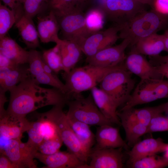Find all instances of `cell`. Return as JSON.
Returning a JSON list of instances; mask_svg holds the SVG:
<instances>
[{
    "instance_id": "obj_1",
    "label": "cell",
    "mask_w": 168,
    "mask_h": 168,
    "mask_svg": "<svg viewBox=\"0 0 168 168\" xmlns=\"http://www.w3.org/2000/svg\"><path fill=\"white\" fill-rule=\"evenodd\" d=\"M6 115L14 119H21L40 108L49 105L64 107L69 99L60 90L40 87L31 76L11 89Z\"/></svg>"
},
{
    "instance_id": "obj_2",
    "label": "cell",
    "mask_w": 168,
    "mask_h": 168,
    "mask_svg": "<svg viewBox=\"0 0 168 168\" xmlns=\"http://www.w3.org/2000/svg\"><path fill=\"white\" fill-rule=\"evenodd\" d=\"M126 68L124 63L111 67H100L87 64L75 67L69 72H63L66 93L69 100L76 96L97 86L109 72L116 69Z\"/></svg>"
},
{
    "instance_id": "obj_3",
    "label": "cell",
    "mask_w": 168,
    "mask_h": 168,
    "mask_svg": "<svg viewBox=\"0 0 168 168\" xmlns=\"http://www.w3.org/2000/svg\"><path fill=\"white\" fill-rule=\"evenodd\" d=\"M168 17L152 9L139 13L128 22L121 26L120 39H128L130 45L138 41L167 28Z\"/></svg>"
},
{
    "instance_id": "obj_4",
    "label": "cell",
    "mask_w": 168,
    "mask_h": 168,
    "mask_svg": "<svg viewBox=\"0 0 168 168\" xmlns=\"http://www.w3.org/2000/svg\"><path fill=\"white\" fill-rule=\"evenodd\" d=\"M68 109L66 114L70 118L89 126H100L113 124L102 114L96 104L90 93L87 97L76 96L67 102Z\"/></svg>"
},
{
    "instance_id": "obj_5",
    "label": "cell",
    "mask_w": 168,
    "mask_h": 168,
    "mask_svg": "<svg viewBox=\"0 0 168 168\" xmlns=\"http://www.w3.org/2000/svg\"><path fill=\"white\" fill-rule=\"evenodd\" d=\"M63 107L61 106H53L49 111L41 114L55 124L68 151L75 154L81 161L87 164L89 155L70 125L66 114L63 111Z\"/></svg>"
},
{
    "instance_id": "obj_6",
    "label": "cell",
    "mask_w": 168,
    "mask_h": 168,
    "mask_svg": "<svg viewBox=\"0 0 168 168\" xmlns=\"http://www.w3.org/2000/svg\"><path fill=\"white\" fill-rule=\"evenodd\" d=\"M131 73L126 68L114 70L107 74L99 83V88L107 93L119 106L124 104L134 88L135 82Z\"/></svg>"
},
{
    "instance_id": "obj_7",
    "label": "cell",
    "mask_w": 168,
    "mask_h": 168,
    "mask_svg": "<svg viewBox=\"0 0 168 168\" xmlns=\"http://www.w3.org/2000/svg\"><path fill=\"white\" fill-rule=\"evenodd\" d=\"M56 18L63 39L75 42L80 47L85 40L92 34L87 27L83 12L77 10Z\"/></svg>"
},
{
    "instance_id": "obj_8",
    "label": "cell",
    "mask_w": 168,
    "mask_h": 168,
    "mask_svg": "<svg viewBox=\"0 0 168 168\" xmlns=\"http://www.w3.org/2000/svg\"><path fill=\"white\" fill-rule=\"evenodd\" d=\"M146 5L135 0H105L101 8L109 20L122 26L146 10Z\"/></svg>"
},
{
    "instance_id": "obj_9",
    "label": "cell",
    "mask_w": 168,
    "mask_h": 168,
    "mask_svg": "<svg viewBox=\"0 0 168 168\" xmlns=\"http://www.w3.org/2000/svg\"><path fill=\"white\" fill-rule=\"evenodd\" d=\"M21 139H12L5 142L0 146V154L7 157L18 168H37L34 159L38 150Z\"/></svg>"
},
{
    "instance_id": "obj_10",
    "label": "cell",
    "mask_w": 168,
    "mask_h": 168,
    "mask_svg": "<svg viewBox=\"0 0 168 168\" xmlns=\"http://www.w3.org/2000/svg\"><path fill=\"white\" fill-rule=\"evenodd\" d=\"M120 29V26L115 25L92 34L81 45L82 53L86 57H90L104 49L113 46L120 39L118 33Z\"/></svg>"
},
{
    "instance_id": "obj_11",
    "label": "cell",
    "mask_w": 168,
    "mask_h": 168,
    "mask_svg": "<svg viewBox=\"0 0 168 168\" xmlns=\"http://www.w3.org/2000/svg\"><path fill=\"white\" fill-rule=\"evenodd\" d=\"M130 44L128 39H124L119 44L104 49L93 55L86 57L87 64L100 67H111L124 63L125 52Z\"/></svg>"
},
{
    "instance_id": "obj_12",
    "label": "cell",
    "mask_w": 168,
    "mask_h": 168,
    "mask_svg": "<svg viewBox=\"0 0 168 168\" xmlns=\"http://www.w3.org/2000/svg\"><path fill=\"white\" fill-rule=\"evenodd\" d=\"M122 147L92 149L89 156V164L83 168H122L124 166Z\"/></svg>"
},
{
    "instance_id": "obj_13",
    "label": "cell",
    "mask_w": 168,
    "mask_h": 168,
    "mask_svg": "<svg viewBox=\"0 0 168 168\" xmlns=\"http://www.w3.org/2000/svg\"><path fill=\"white\" fill-rule=\"evenodd\" d=\"M124 63L127 70L138 76L141 80L163 79L156 67L142 54L131 51L126 56Z\"/></svg>"
},
{
    "instance_id": "obj_14",
    "label": "cell",
    "mask_w": 168,
    "mask_h": 168,
    "mask_svg": "<svg viewBox=\"0 0 168 168\" xmlns=\"http://www.w3.org/2000/svg\"><path fill=\"white\" fill-rule=\"evenodd\" d=\"M35 158L44 164L45 168H83L86 164L75 154L69 151H59L50 155H44L38 152Z\"/></svg>"
},
{
    "instance_id": "obj_15",
    "label": "cell",
    "mask_w": 168,
    "mask_h": 168,
    "mask_svg": "<svg viewBox=\"0 0 168 168\" xmlns=\"http://www.w3.org/2000/svg\"><path fill=\"white\" fill-rule=\"evenodd\" d=\"M95 135L96 144L92 149L117 148L126 146L120 135L119 129L112 125L98 126Z\"/></svg>"
},
{
    "instance_id": "obj_16",
    "label": "cell",
    "mask_w": 168,
    "mask_h": 168,
    "mask_svg": "<svg viewBox=\"0 0 168 168\" xmlns=\"http://www.w3.org/2000/svg\"><path fill=\"white\" fill-rule=\"evenodd\" d=\"M90 91L96 104L105 117L113 124L121 125L117 111L119 106L115 100L97 86L92 88Z\"/></svg>"
},
{
    "instance_id": "obj_17",
    "label": "cell",
    "mask_w": 168,
    "mask_h": 168,
    "mask_svg": "<svg viewBox=\"0 0 168 168\" xmlns=\"http://www.w3.org/2000/svg\"><path fill=\"white\" fill-rule=\"evenodd\" d=\"M37 20V30L40 41L44 43H56L59 39L58 33L60 28L53 12L49 11L46 15H38Z\"/></svg>"
},
{
    "instance_id": "obj_18",
    "label": "cell",
    "mask_w": 168,
    "mask_h": 168,
    "mask_svg": "<svg viewBox=\"0 0 168 168\" xmlns=\"http://www.w3.org/2000/svg\"><path fill=\"white\" fill-rule=\"evenodd\" d=\"M167 144L160 138H147L138 142L129 152L130 163L143 157L164 152Z\"/></svg>"
},
{
    "instance_id": "obj_19",
    "label": "cell",
    "mask_w": 168,
    "mask_h": 168,
    "mask_svg": "<svg viewBox=\"0 0 168 168\" xmlns=\"http://www.w3.org/2000/svg\"><path fill=\"white\" fill-rule=\"evenodd\" d=\"M155 80H141L128 100L121 110L133 108L135 106L157 100L153 89L154 83Z\"/></svg>"
},
{
    "instance_id": "obj_20",
    "label": "cell",
    "mask_w": 168,
    "mask_h": 168,
    "mask_svg": "<svg viewBox=\"0 0 168 168\" xmlns=\"http://www.w3.org/2000/svg\"><path fill=\"white\" fill-rule=\"evenodd\" d=\"M18 65L13 68L0 67V88L9 91L22 81L30 76L29 65Z\"/></svg>"
},
{
    "instance_id": "obj_21",
    "label": "cell",
    "mask_w": 168,
    "mask_h": 168,
    "mask_svg": "<svg viewBox=\"0 0 168 168\" xmlns=\"http://www.w3.org/2000/svg\"><path fill=\"white\" fill-rule=\"evenodd\" d=\"M0 138L6 140L21 139L30 123L26 118L21 119H12L5 115L0 118Z\"/></svg>"
},
{
    "instance_id": "obj_22",
    "label": "cell",
    "mask_w": 168,
    "mask_h": 168,
    "mask_svg": "<svg viewBox=\"0 0 168 168\" xmlns=\"http://www.w3.org/2000/svg\"><path fill=\"white\" fill-rule=\"evenodd\" d=\"M15 26L23 42L30 49H35L39 46L37 30L32 19L23 14L16 21Z\"/></svg>"
},
{
    "instance_id": "obj_23",
    "label": "cell",
    "mask_w": 168,
    "mask_h": 168,
    "mask_svg": "<svg viewBox=\"0 0 168 168\" xmlns=\"http://www.w3.org/2000/svg\"><path fill=\"white\" fill-rule=\"evenodd\" d=\"M58 44L63 66V72H69L79 61L82 53L80 46L73 42L59 39L55 43Z\"/></svg>"
},
{
    "instance_id": "obj_24",
    "label": "cell",
    "mask_w": 168,
    "mask_h": 168,
    "mask_svg": "<svg viewBox=\"0 0 168 168\" xmlns=\"http://www.w3.org/2000/svg\"><path fill=\"white\" fill-rule=\"evenodd\" d=\"M0 54L18 65L28 63L29 51L7 35L0 39Z\"/></svg>"
},
{
    "instance_id": "obj_25",
    "label": "cell",
    "mask_w": 168,
    "mask_h": 168,
    "mask_svg": "<svg viewBox=\"0 0 168 168\" xmlns=\"http://www.w3.org/2000/svg\"><path fill=\"white\" fill-rule=\"evenodd\" d=\"M118 115L124 130L128 145L133 147L141 136L147 133V127L123 111L118 112Z\"/></svg>"
},
{
    "instance_id": "obj_26",
    "label": "cell",
    "mask_w": 168,
    "mask_h": 168,
    "mask_svg": "<svg viewBox=\"0 0 168 168\" xmlns=\"http://www.w3.org/2000/svg\"><path fill=\"white\" fill-rule=\"evenodd\" d=\"M133 46L131 51L150 57L157 56L164 51L163 36L153 34L139 40Z\"/></svg>"
},
{
    "instance_id": "obj_27",
    "label": "cell",
    "mask_w": 168,
    "mask_h": 168,
    "mask_svg": "<svg viewBox=\"0 0 168 168\" xmlns=\"http://www.w3.org/2000/svg\"><path fill=\"white\" fill-rule=\"evenodd\" d=\"M67 117L72 130L89 156L96 142L95 135L91 130L89 125Z\"/></svg>"
},
{
    "instance_id": "obj_28",
    "label": "cell",
    "mask_w": 168,
    "mask_h": 168,
    "mask_svg": "<svg viewBox=\"0 0 168 168\" xmlns=\"http://www.w3.org/2000/svg\"><path fill=\"white\" fill-rule=\"evenodd\" d=\"M120 110L147 127L154 116L163 113L160 105L139 109L132 108Z\"/></svg>"
},
{
    "instance_id": "obj_29",
    "label": "cell",
    "mask_w": 168,
    "mask_h": 168,
    "mask_svg": "<svg viewBox=\"0 0 168 168\" xmlns=\"http://www.w3.org/2000/svg\"><path fill=\"white\" fill-rule=\"evenodd\" d=\"M43 61L56 74L63 71L62 59L58 44L53 48L43 51Z\"/></svg>"
},
{
    "instance_id": "obj_30",
    "label": "cell",
    "mask_w": 168,
    "mask_h": 168,
    "mask_svg": "<svg viewBox=\"0 0 168 168\" xmlns=\"http://www.w3.org/2000/svg\"><path fill=\"white\" fill-rule=\"evenodd\" d=\"M85 16L86 26L92 34L100 31L102 28L105 15L101 8H92Z\"/></svg>"
},
{
    "instance_id": "obj_31",
    "label": "cell",
    "mask_w": 168,
    "mask_h": 168,
    "mask_svg": "<svg viewBox=\"0 0 168 168\" xmlns=\"http://www.w3.org/2000/svg\"><path fill=\"white\" fill-rule=\"evenodd\" d=\"M15 12L6 6L0 4V39L7 35L16 21Z\"/></svg>"
},
{
    "instance_id": "obj_32",
    "label": "cell",
    "mask_w": 168,
    "mask_h": 168,
    "mask_svg": "<svg viewBox=\"0 0 168 168\" xmlns=\"http://www.w3.org/2000/svg\"><path fill=\"white\" fill-rule=\"evenodd\" d=\"M133 168H162L168 166V161L164 157L153 155L130 163Z\"/></svg>"
},
{
    "instance_id": "obj_33",
    "label": "cell",
    "mask_w": 168,
    "mask_h": 168,
    "mask_svg": "<svg viewBox=\"0 0 168 168\" xmlns=\"http://www.w3.org/2000/svg\"><path fill=\"white\" fill-rule=\"evenodd\" d=\"M35 114L37 118L39 130L44 140L53 138L59 136L55 125L51 121L41 113H35Z\"/></svg>"
},
{
    "instance_id": "obj_34",
    "label": "cell",
    "mask_w": 168,
    "mask_h": 168,
    "mask_svg": "<svg viewBox=\"0 0 168 168\" xmlns=\"http://www.w3.org/2000/svg\"><path fill=\"white\" fill-rule=\"evenodd\" d=\"M48 9L56 17L71 13L77 9L73 0H47Z\"/></svg>"
},
{
    "instance_id": "obj_35",
    "label": "cell",
    "mask_w": 168,
    "mask_h": 168,
    "mask_svg": "<svg viewBox=\"0 0 168 168\" xmlns=\"http://www.w3.org/2000/svg\"><path fill=\"white\" fill-rule=\"evenodd\" d=\"M22 5L24 14L32 19L48 9L47 0H24Z\"/></svg>"
},
{
    "instance_id": "obj_36",
    "label": "cell",
    "mask_w": 168,
    "mask_h": 168,
    "mask_svg": "<svg viewBox=\"0 0 168 168\" xmlns=\"http://www.w3.org/2000/svg\"><path fill=\"white\" fill-rule=\"evenodd\" d=\"M42 54L35 49H30L28 60L29 70L31 77L34 78L44 72L43 68Z\"/></svg>"
},
{
    "instance_id": "obj_37",
    "label": "cell",
    "mask_w": 168,
    "mask_h": 168,
    "mask_svg": "<svg viewBox=\"0 0 168 168\" xmlns=\"http://www.w3.org/2000/svg\"><path fill=\"white\" fill-rule=\"evenodd\" d=\"M63 143L60 135L53 138L44 140L39 146L38 152L46 155L54 154L59 151Z\"/></svg>"
},
{
    "instance_id": "obj_38",
    "label": "cell",
    "mask_w": 168,
    "mask_h": 168,
    "mask_svg": "<svg viewBox=\"0 0 168 168\" xmlns=\"http://www.w3.org/2000/svg\"><path fill=\"white\" fill-rule=\"evenodd\" d=\"M166 131H168V118L162 113L154 116L147 127V133Z\"/></svg>"
},
{
    "instance_id": "obj_39",
    "label": "cell",
    "mask_w": 168,
    "mask_h": 168,
    "mask_svg": "<svg viewBox=\"0 0 168 168\" xmlns=\"http://www.w3.org/2000/svg\"><path fill=\"white\" fill-rule=\"evenodd\" d=\"M29 138L27 142L30 145L37 149L44 139L40 134L38 128L37 121L30 123L27 130Z\"/></svg>"
},
{
    "instance_id": "obj_40",
    "label": "cell",
    "mask_w": 168,
    "mask_h": 168,
    "mask_svg": "<svg viewBox=\"0 0 168 168\" xmlns=\"http://www.w3.org/2000/svg\"><path fill=\"white\" fill-rule=\"evenodd\" d=\"M153 89L157 100L168 98V80H156Z\"/></svg>"
},
{
    "instance_id": "obj_41",
    "label": "cell",
    "mask_w": 168,
    "mask_h": 168,
    "mask_svg": "<svg viewBox=\"0 0 168 168\" xmlns=\"http://www.w3.org/2000/svg\"><path fill=\"white\" fill-rule=\"evenodd\" d=\"M152 9L168 17V0H154Z\"/></svg>"
},
{
    "instance_id": "obj_42",
    "label": "cell",
    "mask_w": 168,
    "mask_h": 168,
    "mask_svg": "<svg viewBox=\"0 0 168 168\" xmlns=\"http://www.w3.org/2000/svg\"><path fill=\"white\" fill-rule=\"evenodd\" d=\"M0 168H18V167L6 156L1 154Z\"/></svg>"
},
{
    "instance_id": "obj_43",
    "label": "cell",
    "mask_w": 168,
    "mask_h": 168,
    "mask_svg": "<svg viewBox=\"0 0 168 168\" xmlns=\"http://www.w3.org/2000/svg\"><path fill=\"white\" fill-rule=\"evenodd\" d=\"M19 65L16 64L9 58L0 54V67L13 68Z\"/></svg>"
},
{
    "instance_id": "obj_44",
    "label": "cell",
    "mask_w": 168,
    "mask_h": 168,
    "mask_svg": "<svg viewBox=\"0 0 168 168\" xmlns=\"http://www.w3.org/2000/svg\"><path fill=\"white\" fill-rule=\"evenodd\" d=\"M158 74L163 78L165 77L168 80V62L161 63L155 66Z\"/></svg>"
},
{
    "instance_id": "obj_45",
    "label": "cell",
    "mask_w": 168,
    "mask_h": 168,
    "mask_svg": "<svg viewBox=\"0 0 168 168\" xmlns=\"http://www.w3.org/2000/svg\"><path fill=\"white\" fill-rule=\"evenodd\" d=\"M6 92L0 88V118L5 115L6 114V110L4 108L5 103L7 101V97L5 95Z\"/></svg>"
},
{
    "instance_id": "obj_46",
    "label": "cell",
    "mask_w": 168,
    "mask_h": 168,
    "mask_svg": "<svg viewBox=\"0 0 168 168\" xmlns=\"http://www.w3.org/2000/svg\"><path fill=\"white\" fill-rule=\"evenodd\" d=\"M92 0H73L77 10L83 12L90 4Z\"/></svg>"
},
{
    "instance_id": "obj_47",
    "label": "cell",
    "mask_w": 168,
    "mask_h": 168,
    "mask_svg": "<svg viewBox=\"0 0 168 168\" xmlns=\"http://www.w3.org/2000/svg\"><path fill=\"white\" fill-rule=\"evenodd\" d=\"M152 57V59L154 60V61L158 64L161 63L168 62V55L165 56L158 55Z\"/></svg>"
},
{
    "instance_id": "obj_48",
    "label": "cell",
    "mask_w": 168,
    "mask_h": 168,
    "mask_svg": "<svg viewBox=\"0 0 168 168\" xmlns=\"http://www.w3.org/2000/svg\"><path fill=\"white\" fill-rule=\"evenodd\" d=\"M163 35V36L164 42V51L168 53V28L166 29Z\"/></svg>"
},
{
    "instance_id": "obj_49",
    "label": "cell",
    "mask_w": 168,
    "mask_h": 168,
    "mask_svg": "<svg viewBox=\"0 0 168 168\" xmlns=\"http://www.w3.org/2000/svg\"><path fill=\"white\" fill-rule=\"evenodd\" d=\"M145 5H148L152 7L154 0H135Z\"/></svg>"
},
{
    "instance_id": "obj_50",
    "label": "cell",
    "mask_w": 168,
    "mask_h": 168,
    "mask_svg": "<svg viewBox=\"0 0 168 168\" xmlns=\"http://www.w3.org/2000/svg\"><path fill=\"white\" fill-rule=\"evenodd\" d=\"M163 113H168V101L164 104L160 105Z\"/></svg>"
},
{
    "instance_id": "obj_51",
    "label": "cell",
    "mask_w": 168,
    "mask_h": 168,
    "mask_svg": "<svg viewBox=\"0 0 168 168\" xmlns=\"http://www.w3.org/2000/svg\"><path fill=\"white\" fill-rule=\"evenodd\" d=\"M164 157L168 161V144H167L166 147Z\"/></svg>"
},
{
    "instance_id": "obj_52",
    "label": "cell",
    "mask_w": 168,
    "mask_h": 168,
    "mask_svg": "<svg viewBox=\"0 0 168 168\" xmlns=\"http://www.w3.org/2000/svg\"><path fill=\"white\" fill-rule=\"evenodd\" d=\"M24 0H15L16 2L19 4H22Z\"/></svg>"
}]
</instances>
